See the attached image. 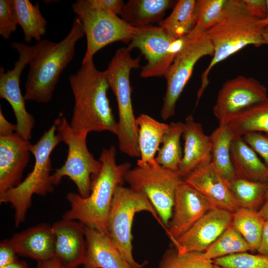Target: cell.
Wrapping results in <instances>:
<instances>
[{"instance_id":"d6986e66","label":"cell","mask_w":268,"mask_h":268,"mask_svg":"<svg viewBox=\"0 0 268 268\" xmlns=\"http://www.w3.org/2000/svg\"><path fill=\"white\" fill-rule=\"evenodd\" d=\"M183 180L202 195L215 208L232 213L240 208L231 195L228 182L211 162L195 170Z\"/></svg>"},{"instance_id":"4316f807","label":"cell","mask_w":268,"mask_h":268,"mask_svg":"<svg viewBox=\"0 0 268 268\" xmlns=\"http://www.w3.org/2000/svg\"><path fill=\"white\" fill-rule=\"evenodd\" d=\"M18 24L22 28L24 40L30 43L38 42L46 31L47 21L42 14L38 3L32 4L28 0H11Z\"/></svg>"},{"instance_id":"4fadbf2b","label":"cell","mask_w":268,"mask_h":268,"mask_svg":"<svg viewBox=\"0 0 268 268\" xmlns=\"http://www.w3.org/2000/svg\"><path fill=\"white\" fill-rule=\"evenodd\" d=\"M268 100L264 84L254 77L238 75L223 84L213 112L219 126H227L241 113Z\"/></svg>"},{"instance_id":"7dc6e473","label":"cell","mask_w":268,"mask_h":268,"mask_svg":"<svg viewBox=\"0 0 268 268\" xmlns=\"http://www.w3.org/2000/svg\"><path fill=\"white\" fill-rule=\"evenodd\" d=\"M263 38L264 45L268 46V26L264 27L263 31Z\"/></svg>"},{"instance_id":"ac0fdd59","label":"cell","mask_w":268,"mask_h":268,"mask_svg":"<svg viewBox=\"0 0 268 268\" xmlns=\"http://www.w3.org/2000/svg\"><path fill=\"white\" fill-rule=\"evenodd\" d=\"M54 257L62 268H77L83 265L86 251L85 226L73 220L62 219L52 226Z\"/></svg>"},{"instance_id":"5b68a950","label":"cell","mask_w":268,"mask_h":268,"mask_svg":"<svg viewBox=\"0 0 268 268\" xmlns=\"http://www.w3.org/2000/svg\"><path fill=\"white\" fill-rule=\"evenodd\" d=\"M131 51L128 47L117 49L104 72L118 104L116 135L119 149L131 157H139L138 127L133 107L130 76L132 69L140 67V57L133 58Z\"/></svg>"},{"instance_id":"52a82bcc","label":"cell","mask_w":268,"mask_h":268,"mask_svg":"<svg viewBox=\"0 0 268 268\" xmlns=\"http://www.w3.org/2000/svg\"><path fill=\"white\" fill-rule=\"evenodd\" d=\"M54 121L57 133L61 141L67 146L68 150L64 165L52 174L53 184L57 186L64 177H68L76 185L78 194L86 198L90 194L101 171L102 163L89 151L87 134L74 132L62 113Z\"/></svg>"},{"instance_id":"d4e9b609","label":"cell","mask_w":268,"mask_h":268,"mask_svg":"<svg viewBox=\"0 0 268 268\" xmlns=\"http://www.w3.org/2000/svg\"><path fill=\"white\" fill-rule=\"evenodd\" d=\"M138 127V146L140 153L137 165H154L155 154L159 149L169 124L160 122L145 114L136 118Z\"/></svg>"},{"instance_id":"44dd1931","label":"cell","mask_w":268,"mask_h":268,"mask_svg":"<svg viewBox=\"0 0 268 268\" xmlns=\"http://www.w3.org/2000/svg\"><path fill=\"white\" fill-rule=\"evenodd\" d=\"M85 237L86 251L83 268H134L107 234L85 227Z\"/></svg>"},{"instance_id":"1f68e13d","label":"cell","mask_w":268,"mask_h":268,"mask_svg":"<svg viewBox=\"0 0 268 268\" xmlns=\"http://www.w3.org/2000/svg\"><path fill=\"white\" fill-rule=\"evenodd\" d=\"M228 126L233 135L261 132L268 135V100L241 113Z\"/></svg>"},{"instance_id":"7c38bea8","label":"cell","mask_w":268,"mask_h":268,"mask_svg":"<svg viewBox=\"0 0 268 268\" xmlns=\"http://www.w3.org/2000/svg\"><path fill=\"white\" fill-rule=\"evenodd\" d=\"M186 37L175 39L158 25L137 28L135 35L127 47L131 51L139 49L147 61L142 67L140 76H164L183 46Z\"/></svg>"},{"instance_id":"6da1fadb","label":"cell","mask_w":268,"mask_h":268,"mask_svg":"<svg viewBox=\"0 0 268 268\" xmlns=\"http://www.w3.org/2000/svg\"><path fill=\"white\" fill-rule=\"evenodd\" d=\"M68 80L74 100L69 123L72 129L86 134L102 131L116 134L117 122L107 95L109 86L104 71L97 69L91 59L81 64Z\"/></svg>"},{"instance_id":"ab89813d","label":"cell","mask_w":268,"mask_h":268,"mask_svg":"<svg viewBox=\"0 0 268 268\" xmlns=\"http://www.w3.org/2000/svg\"><path fill=\"white\" fill-rule=\"evenodd\" d=\"M17 253L9 239L0 243V268L18 260Z\"/></svg>"},{"instance_id":"f35d334b","label":"cell","mask_w":268,"mask_h":268,"mask_svg":"<svg viewBox=\"0 0 268 268\" xmlns=\"http://www.w3.org/2000/svg\"><path fill=\"white\" fill-rule=\"evenodd\" d=\"M91 6L120 15L125 4L122 0H86Z\"/></svg>"},{"instance_id":"7a4b0ae2","label":"cell","mask_w":268,"mask_h":268,"mask_svg":"<svg viewBox=\"0 0 268 268\" xmlns=\"http://www.w3.org/2000/svg\"><path fill=\"white\" fill-rule=\"evenodd\" d=\"M116 155L114 145L102 150L99 158L101 170L90 194L83 198L78 194L68 193L66 198L70 208L63 218L77 221L85 227L108 235L107 220L115 191L118 186L124 185L125 176L131 168L128 162L117 164Z\"/></svg>"},{"instance_id":"277c9868","label":"cell","mask_w":268,"mask_h":268,"mask_svg":"<svg viewBox=\"0 0 268 268\" xmlns=\"http://www.w3.org/2000/svg\"><path fill=\"white\" fill-rule=\"evenodd\" d=\"M260 21L248 12L243 0H227L220 20L205 33L213 46L214 53L201 74L196 106L209 84V73L216 64L247 46L258 47L264 45V27Z\"/></svg>"},{"instance_id":"9a60e30c","label":"cell","mask_w":268,"mask_h":268,"mask_svg":"<svg viewBox=\"0 0 268 268\" xmlns=\"http://www.w3.org/2000/svg\"><path fill=\"white\" fill-rule=\"evenodd\" d=\"M214 208L202 195L183 180L177 188L172 215L165 230L171 242Z\"/></svg>"},{"instance_id":"ba28073f","label":"cell","mask_w":268,"mask_h":268,"mask_svg":"<svg viewBox=\"0 0 268 268\" xmlns=\"http://www.w3.org/2000/svg\"><path fill=\"white\" fill-rule=\"evenodd\" d=\"M142 211L150 212L162 226L154 206L143 194L123 185L116 188L108 217V235L134 268H143L148 263H139L133 255L132 227L135 214Z\"/></svg>"},{"instance_id":"3957f363","label":"cell","mask_w":268,"mask_h":268,"mask_svg":"<svg viewBox=\"0 0 268 268\" xmlns=\"http://www.w3.org/2000/svg\"><path fill=\"white\" fill-rule=\"evenodd\" d=\"M85 35L77 16L70 32L59 42L41 40L34 45L35 53L30 60L25 84V101L49 102L61 74L74 57L77 42Z\"/></svg>"},{"instance_id":"7bdbcfd3","label":"cell","mask_w":268,"mask_h":268,"mask_svg":"<svg viewBox=\"0 0 268 268\" xmlns=\"http://www.w3.org/2000/svg\"><path fill=\"white\" fill-rule=\"evenodd\" d=\"M257 251L259 254L268 256V219L265 221L261 243Z\"/></svg>"},{"instance_id":"c3c4849f","label":"cell","mask_w":268,"mask_h":268,"mask_svg":"<svg viewBox=\"0 0 268 268\" xmlns=\"http://www.w3.org/2000/svg\"><path fill=\"white\" fill-rule=\"evenodd\" d=\"M267 15L266 17L260 21L259 23L263 27H265L266 26H268V0H267Z\"/></svg>"},{"instance_id":"681fc988","label":"cell","mask_w":268,"mask_h":268,"mask_svg":"<svg viewBox=\"0 0 268 268\" xmlns=\"http://www.w3.org/2000/svg\"><path fill=\"white\" fill-rule=\"evenodd\" d=\"M213 268H222L220 267H219V266H218L214 265Z\"/></svg>"},{"instance_id":"cb8c5ba5","label":"cell","mask_w":268,"mask_h":268,"mask_svg":"<svg viewBox=\"0 0 268 268\" xmlns=\"http://www.w3.org/2000/svg\"><path fill=\"white\" fill-rule=\"evenodd\" d=\"M176 3L172 0H130L124 4L120 17L135 28L158 24Z\"/></svg>"},{"instance_id":"ee69618b","label":"cell","mask_w":268,"mask_h":268,"mask_svg":"<svg viewBox=\"0 0 268 268\" xmlns=\"http://www.w3.org/2000/svg\"><path fill=\"white\" fill-rule=\"evenodd\" d=\"M37 268H62L57 259L53 257L47 261L38 263Z\"/></svg>"},{"instance_id":"9c48e42d","label":"cell","mask_w":268,"mask_h":268,"mask_svg":"<svg viewBox=\"0 0 268 268\" xmlns=\"http://www.w3.org/2000/svg\"><path fill=\"white\" fill-rule=\"evenodd\" d=\"M71 7L81 22L86 38L81 64L93 59L97 52L110 44L131 42L137 32V28L110 11L91 6L86 0H76Z\"/></svg>"},{"instance_id":"484cf974","label":"cell","mask_w":268,"mask_h":268,"mask_svg":"<svg viewBox=\"0 0 268 268\" xmlns=\"http://www.w3.org/2000/svg\"><path fill=\"white\" fill-rule=\"evenodd\" d=\"M197 20V0H179L170 14L158 25L175 39L189 35Z\"/></svg>"},{"instance_id":"f6af8a7d","label":"cell","mask_w":268,"mask_h":268,"mask_svg":"<svg viewBox=\"0 0 268 268\" xmlns=\"http://www.w3.org/2000/svg\"><path fill=\"white\" fill-rule=\"evenodd\" d=\"M258 212L265 220L268 219V183L266 193L265 202L261 208L258 210Z\"/></svg>"},{"instance_id":"4dcf8cb0","label":"cell","mask_w":268,"mask_h":268,"mask_svg":"<svg viewBox=\"0 0 268 268\" xmlns=\"http://www.w3.org/2000/svg\"><path fill=\"white\" fill-rule=\"evenodd\" d=\"M265 221L258 211L240 207L232 213L231 225L253 252L257 251L260 246Z\"/></svg>"},{"instance_id":"2e32d148","label":"cell","mask_w":268,"mask_h":268,"mask_svg":"<svg viewBox=\"0 0 268 268\" xmlns=\"http://www.w3.org/2000/svg\"><path fill=\"white\" fill-rule=\"evenodd\" d=\"M232 219V213L214 208L171 242L172 247L180 253H203L231 224Z\"/></svg>"},{"instance_id":"f1b7e54d","label":"cell","mask_w":268,"mask_h":268,"mask_svg":"<svg viewBox=\"0 0 268 268\" xmlns=\"http://www.w3.org/2000/svg\"><path fill=\"white\" fill-rule=\"evenodd\" d=\"M232 197L239 207L258 211L265 201L268 183L236 177L228 182Z\"/></svg>"},{"instance_id":"7402d4cb","label":"cell","mask_w":268,"mask_h":268,"mask_svg":"<svg viewBox=\"0 0 268 268\" xmlns=\"http://www.w3.org/2000/svg\"><path fill=\"white\" fill-rule=\"evenodd\" d=\"M18 255L38 262L54 257V238L52 226L42 223L15 233L9 239Z\"/></svg>"},{"instance_id":"e0dca14e","label":"cell","mask_w":268,"mask_h":268,"mask_svg":"<svg viewBox=\"0 0 268 268\" xmlns=\"http://www.w3.org/2000/svg\"><path fill=\"white\" fill-rule=\"evenodd\" d=\"M31 143L16 132L0 136V202L6 193L20 184L31 153Z\"/></svg>"},{"instance_id":"bcb514c9","label":"cell","mask_w":268,"mask_h":268,"mask_svg":"<svg viewBox=\"0 0 268 268\" xmlns=\"http://www.w3.org/2000/svg\"><path fill=\"white\" fill-rule=\"evenodd\" d=\"M2 268H27V265L24 261L17 260Z\"/></svg>"},{"instance_id":"8fae6325","label":"cell","mask_w":268,"mask_h":268,"mask_svg":"<svg viewBox=\"0 0 268 268\" xmlns=\"http://www.w3.org/2000/svg\"><path fill=\"white\" fill-rule=\"evenodd\" d=\"M213 46L205 33L196 38L186 37L185 42L164 75L166 91L160 116L167 120L175 114L176 103L189 80L196 64L201 58L213 56Z\"/></svg>"},{"instance_id":"d6a6232c","label":"cell","mask_w":268,"mask_h":268,"mask_svg":"<svg viewBox=\"0 0 268 268\" xmlns=\"http://www.w3.org/2000/svg\"><path fill=\"white\" fill-rule=\"evenodd\" d=\"M251 251L246 241L231 224L203 252L207 259L217 258L240 253Z\"/></svg>"},{"instance_id":"f546056e","label":"cell","mask_w":268,"mask_h":268,"mask_svg":"<svg viewBox=\"0 0 268 268\" xmlns=\"http://www.w3.org/2000/svg\"><path fill=\"white\" fill-rule=\"evenodd\" d=\"M184 127V123L180 121L169 124L163 138L162 145L155 157L156 162L167 169L178 171L183 157L180 138Z\"/></svg>"},{"instance_id":"603a6c76","label":"cell","mask_w":268,"mask_h":268,"mask_svg":"<svg viewBox=\"0 0 268 268\" xmlns=\"http://www.w3.org/2000/svg\"><path fill=\"white\" fill-rule=\"evenodd\" d=\"M231 159L236 176L250 181L268 183V168L242 136L233 135Z\"/></svg>"},{"instance_id":"30bf717a","label":"cell","mask_w":268,"mask_h":268,"mask_svg":"<svg viewBox=\"0 0 268 268\" xmlns=\"http://www.w3.org/2000/svg\"><path fill=\"white\" fill-rule=\"evenodd\" d=\"M183 179L179 171L167 169L157 163L137 165L124 178L130 188L143 194L150 201L165 230L172 215L177 188Z\"/></svg>"},{"instance_id":"836d02e7","label":"cell","mask_w":268,"mask_h":268,"mask_svg":"<svg viewBox=\"0 0 268 268\" xmlns=\"http://www.w3.org/2000/svg\"><path fill=\"white\" fill-rule=\"evenodd\" d=\"M227 0H197L196 24L187 36L193 38L204 34L220 20Z\"/></svg>"},{"instance_id":"8d00e7d4","label":"cell","mask_w":268,"mask_h":268,"mask_svg":"<svg viewBox=\"0 0 268 268\" xmlns=\"http://www.w3.org/2000/svg\"><path fill=\"white\" fill-rule=\"evenodd\" d=\"M18 23L11 0H0V35L8 40L17 28Z\"/></svg>"},{"instance_id":"b9f144b4","label":"cell","mask_w":268,"mask_h":268,"mask_svg":"<svg viewBox=\"0 0 268 268\" xmlns=\"http://www.w3.org/2000/svg\"><path fill=\"white\" fill-rule=\"evenodd\" d=\"M16 131V124L8 122L0 109V136L11 134Z\"/></svg>"},{"instance_id":"e575fe53","label":"cell","mask_w":268,"mask_h":268,"mask_svg":"<svg viewBox=\"0 0 268 268\" xmlns=\"http://www.w3.org/2000/svg\"><path fill=\"white\" fill-rule=\"evenodd\" d=\"M212 260L205 257L203 253H180L173 247L163 253L157 268H213Z\"/></svg>"},{"instance_id":"60d3db41","label":"cell","mask_w":268,"mask_h":268,"mask_svg":"<svg viewBox=\"0 0 268 268\" xmlns=\"http://www.w3.org/2000/svg\"><path fill=\"white\" fill-rule=\"evenodd\" d=\"M248 12L253 16L261 20L267 15V0H243Z\"/></svg>"},{"instance_id":"ffe728a7","label":"cell","mask_w":268,"mask_h":268,"mask_svg":"<svg viewBox=\"0 0 268 268\" xmlns=\"http://www.w3.org/2000/svg\"><path fill=\"white\" fill-rule=\"evenodd\" d=\"M184 124V148L178 169L183 178L210 163L211 159L210 139L204 134L201 125L196 122L191 114L187 116Z\"/></svg>"},{"instance_id":"5bb4252c","label":"cell","mask_w":268,"mask_h":268,"mask_svg":"<svg viewBox=\"0 0 268 268\" xmlns=\"http://www.w3.org/2000/svg\"><path fill=\"white\" fill-rule=\"evenodd\" d=\"M11 47L15 50L19 58L12 69L5 71L0 67V97L11 106L16 118V133L23 139L29 140L35 124L33 116L27 111L25 99L20 88V78L26 65L35 53L33 46L13 42Z\"/></svg>"},{"instance_id":"83f0119b","label":"cell","mask_w":268,"mask_h":268,"mask_svg":"<svg viewBox=\"0 0 268 268\" xmlns=\"http://www.w3.org/2000/svg\"><path fill=\"white\" fill-rule=\"evenodd\" d=\"M233 135L228 126H219L210 134L211 162L227 182L237 176L230 156V147Z\"/></svg>"},{"instance_id":"74e56055","label":"cell","mask_w":268,"mask_h":268,"mask_svg":"<svg viewBox=\"0 0 268 268\" xmlns=\"http://www.w3.org/2000/svg\"><path fill=\"white\" fill-rule=\"evenodd\" d=\"M242 137L256 153L262 157L268 168V135L253 132L248 133Z\"/></svg>"},{"instance_id":"8992f818","label":"cell","mask_w":268,"mask_h":268,"mask_svg":"<svg viewBox=\"0 0 268 268\" xmlns=\"http://www.w3.org/2000/svg\"><path fill=\"white\" fill-rule=\"evenodd\" d=\"M54 121L40 138L31 144L30 150L35 158L33 168L19 185L8 191L4 203L9 202L14 211L15 226L24 222L32 204L33 195L45 196L54 191L52 183L51 154L61 141Z\"/></svg>"},{"instance_id":"d590c367","label":"cell","mask_w":268,"mask_h":268,"mask_svg":"<svg viewBox=\"0 0 268 268\" xmlns=\"http://www.w3.org/2000/svg\"><path fill=\"white\" fill-rule=\"evenodd\" d=\"M222 268H268V256L247 252L224 256L212 260Z\"/></svg>"}]
</instances>
